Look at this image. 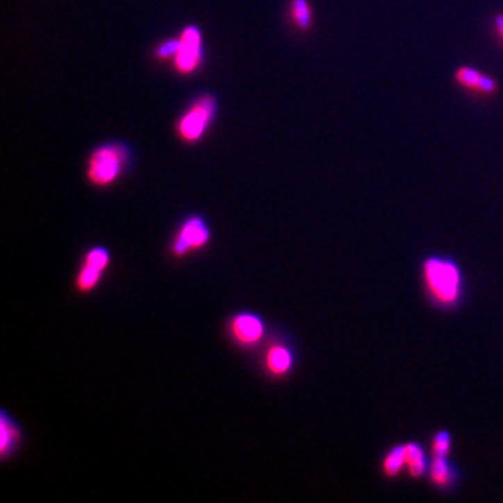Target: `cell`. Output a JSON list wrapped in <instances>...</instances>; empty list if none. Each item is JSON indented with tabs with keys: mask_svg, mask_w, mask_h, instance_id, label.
<instances>
[{
	"mask_svg": "<svg viewBox=\"0 0 503 503\" xmlns=\"http://www.w3.org/2000/svg\"><path fill=\"white\" fill-rule=\"evenodd\" d=\"M421 283L427 301L442 312H453L464 302V273L452 256H427L421 263Z\"/></svg>",
	"mask_w": 503,
	"mask_h": 503,
	"instance_id": "6da1fadb",
	"label": "cell"
},
{
	"mask_svg": "<svg viewBox=\"0 0 503 503\" xmlns=\"http://www.w3.org/2000/svg\"><path fill=\"white\" fill-rule=\"evenodd\" d=\"M256 368L270 384L290 381L299 363V351L294 337L283 327L273 326L272 333L255 355Z\"/></svg>",
	"mask_w": 503,
	"mask_h": 503,
	"instance_id": "7a4b0ae2",
	"label": "cell"
},
{
	"mask_svg": "<svg viewBox=\"0 0 503 503\" xmlns=\"http://www.w3.org/2000/svg\"><path fill=\"white\" fill-rule=\"evenodd\" d=\"M131 161L132 151L126 145L119 142L101 145L92 150L87 160V182L94 189H110L123 179L131 167Z\"/></svg>",
	"mask_w": 503,
	"mask_h": 503,
	"instance_id": "3957f363",
	"label": "cell"
},
{
	"mask_svg": "<svg viewBox=\"0 0 503 503\" xmlns=\"http://www.w3.org/2000/svg\"><path fill=\"white\" fill-rule=\"evenodd\" d=\"M272 327L259 312L240 309L225 319L224 336L236 351L255 356L269 338Z\"/></svg>",
	"mask_w": 503,
	"mask_h": 503,
	"instance_id": "277c9868",
	"label": "cell"
},
{
	"mask_svg": "<svg viewBox=\"0 0 503 503\" xmlns=\"http://www.w3.org/2000/svg\"><path fill=\"white\" fill-rule=\"evenodd\" d=\"M213 238L214 232L208 220L200 213H190L174 229L168 240L167 256L175 263L188 261L208 249Z\"/></svg>",
	"mask_w": 503,
	"mask_h": 503,
	"instance_id": "5b68a950",
	"label": "cell"
},
{
	"mask_svg": "<svg viewBox=\"0 0 503 503\" xmlns=\"http://www.w3.org/2000/svg\"><path fill=\"white\" fill-rule=\"evenodd\" d=\"M113 263L112 250L106 245L88 246L80 258L79 267L73 277V291L80 297L94 294L104 283Z\"/></svg>",
	"mask_w": 503,
	"mask_h": 503,
	"instance_id": "8992f818",
	"label": "cell"
},
{
	"mask_svg": "<svg viewBox=\"0 0 503 503\" xmlns=\"http://www.w3.org/2000/svg\"><path fill=\"white\" fill-rule=\"evenodd\" d=\"M217 115V99L211 94L199 95L176 122V135L186 145L199 143Z\"/></svg>",
	"mask_w": 503,
	"mask_h": 503,
	"instance_id": "52a82bcc",
	"label": "cell"
},
{
	"mask_svg": "<svg viewBox=\"0 0 503 503\" xmlns=\"http://www.w3.org/2000/svg\"><path fill=\"white\" fill-rule=\"evenodd\" d=\"M179 49L174 67L182 76L193 74L203 62V35L199 27L188 26L179 35Z\"/></svg>",
	"mask_w": 503,
	"mask_h": 503,
	"instance_id": "ba28073f",
	"label": "cell"
},
{
	"mask_svg": "<svg viewBox=\"0 0 503 503\" xmlns=\"http://www.w3.org/2000/svg\"><path fill=\"white\" fill-rule=\"evenodd\" d=\"M26 429L15 415L3 409L0 411V461L10 463L23 450Z\"/></svg>",
	"mask_w": 503,
	"mask_h": 503,
	"instance_id": "9c48e42d",
	"label": "cell"
},
{
	"mask_svg": "<svg viewBox=\"0 0 503 503\" xmlns=\"http://www.w3.org/2000/svg\"><path fill=\"white\" fill-rule=\"evenodd\" d=\"M429 485L442 493H452L459 488L460 468L446 456H432L427 474Z\"/></svg>",
	"mask_w": 503,
	"mask_h": 503,
	"instance_id": "30bf717a",
	"label": "cell"
},
{
	"mask_svg": "<svg viewBox=\"0 0 503 503\" xmlns=\"http://www.w3.org/2000/svg\"><path fill=\"white\" fill-rule=\"evenodd\" d=\"M406 445V472L411 479H422L427 477L431 460L425 447L417 440L404 442Z\"/></svg>",
	"mask_w": 503,
	"mask_h": 503,
	"instance_id": "8fae6325",
	"label": "cell"
},
{
	"mask_svg": "<svg viewBox=\"0 0 503 503\" xmlns=\"http://www.w3.org/2000/svg\"><path fill=\"white\" fill-rule=\"evenodd\" d=\"M454 77H456V81L461 87L474 90V91H478L482 94H493L497 90V83L492 77L481 73L479 70H477L474 67H468V66L459 67L456 70Z\"/></svg>",
	"mask_w": 503,
	"mask_h": 503,
	"instance_id": "7c38bea8",
	"label": "cell"
},
{
	"mask_svg": "<svg viewBox=\"0 0 503 503\" xmlns=\"http://www.w3.org/2000/svg\"><path fill=\"white\" fill-rule=\"evenodd\" d=\"M381 472L386 479H396L406 472V445L390 446L381 460Z\"/></svg>",
	"mask_w": 503,
	"mask_h": 503,
	"instance_id": "4fadbf2b",
	"label": "cell"
},
{
	"mask_svg": "<svg viewBox=\"0 0 503 503\" xmlns=\"http://www.w3.org/2000/svg\"><path fill=\"white\" fill-rule=\"evenodd\" d=\"M290 16L299 31H309L313 24V10L309 0H291Z\"/></svg>",
	"mask_w": 503,
	"mask_h": 503,
	"instance_id": "5bb4252c",
	"label": "cell"
},
{
	"mask_svg": "<svg viewBox=\"0 0 503 503\" xmlns=\"http://www.w3.org/2000/svg\"><path fill=\"white\" fill-rule=\"evenodd\" d=\"M453 447L452 434L446 429H439L432 434L429 440V449L432 456H446L449 457Z\"/></svg>",
	"mask_w": 503,
	"mask_h": 503,
	"instance_id": "9a60e30c",
	"label": "cell"
},
{
	"mask_svg": "<svg viewBox=\"0 0 503 503\" xmlns=\"http://www.w3.org/2000/svg\"><path fill=\"white\" fill-rule=\"evenodd\" d=\"M179 37L178 38H170V40H165L163 41L161 44L157 45L156 51H154V55L158 60H168V59H172L176 56L178 53V49H179Z\"/></svg>",
	"mask_w": 503,
	"mask_h": 503,
	"instance_id": "2e32d148",
	"label": "cell"
},
{
	"mask_svg": "<svg viewBox=\"0 0 503 503\" xmlns=\"http://www.w3.org/2000/svg\"><path fill=\"white\" fill-rule=\"evenodd\" d=\"M495 26L497 28V33L502 35L503 38V15H499L495 17Z\"/></svg>",
	"mask_w": 503,
	"mask_h": 503,
	"instance_id": "e0dca14e",
	"label": "cell"
}]
</instances>
